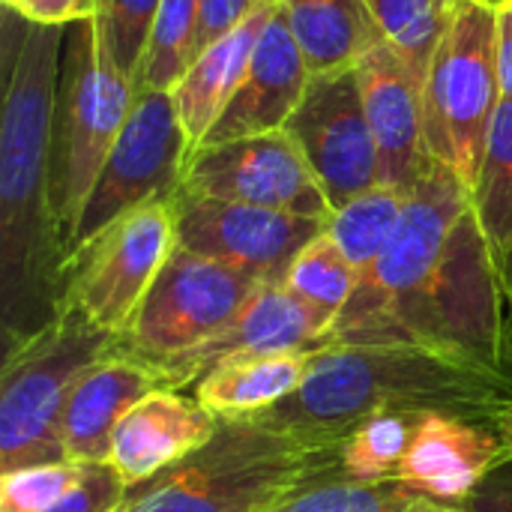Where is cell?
<instances>
[{"instance_id": "cell-1", "label": "cell", "mask_w": 512, "mask_h": 512, "mask_svg": "<svg viewBox=\"0 0 512 512\" xmlns=\"http://www.w3.org/2000/svg\"><path fill=\"white\" fill-rule=\"evenodd\" d=\"M504 336L507 303L471 189L432 159L327 342L411 345L504 369Z\"/></svg>"}, {"instance_id": "cell-2", "label": "cell", "mask_w": 512, "mask_h": 512, "mask_svg": "<svg viewBox=\"0 0 512 512\" xmlns=\"http://www.w3.org/2000/svg\"><path fill=\"white\" fill-rule=\"evenodd\" d=\"M66 27L3 6L0 69V321L3 351L60 312L63 246L51 207V114Z\"/></svg>"}, {"instance_id": "cell-3", "label": "cell", "mask_w": 512, "mask_h": 512, "mask_svg": "<svg viewBox=\"0 0 512 512\" xmlns=\"http://www.w3.org/2000/svg\"><path fill=\"white\" fill-rule=\"evenodd\" d=\"M384 414H444L498 432L512 414V375L429 348L324 342L303 387L258 417L348 441Z\"/></svg>"}, {"instance_id": "cell-4", "label": "cell", "mask_w": 512, "mask_h": 512, "mask_svg": "<svg viewBox=\"0 0 512 512\" xmlns=\"http://www.w3.org/2000/svg\"><path fill=\"white\" fill-rule=\"evenodd\" d=\"M342 444L264 417L222 420L201 450L129 489L114 512H261L294 489L342 471Z\"/></svg>"}, {"instance_id": "cell-5", "label": "cell", "mask_w": 512, "mask_h": 512, "mask_svg": "<svg viewBox=\"0 0 512 512\" xmlns=\"http://www.w3.org/2000/svg\"><path fill=\"white\" fill-rule=\"evenodd\" d=\"M132 105L135 87L114 63L99 15L66 27L51 114V207L63 255Z\"/></svg>"}, {"instance_id": "cell-6", "label": "cell", "mask_w": 512, "mask_h": 512, "mask_svg": "<svg viewBox=\"0 0 512 512\" xmlns=\"http://www.w3.org/2000/svg\"><path fill=\"white\" fill-rule=\"evenodd\" d=\"M117 345V336L57 312L42 330L3 351L0 366V477L63 465V411L75 381Z\"/></svg>"}, {"instance_id": "cell-7", "label": "cell", "mask_w": 512, "mask_h": 512, "mask_svg": "<svg viewBox=\"0 0 512 512\" xmlns=\"http://www.w3.org/2000/svg\"><path fill=\"white\" fill-rule=\"evenodd\" d=\"M498 105V9L453 0L444 39L423 81V123L429 156L468 189L477 183Z\"/></svg>"}, {"instance_id": "cell-8", "label": "cell", "mask_w": 512, "mask_h": 512, "mask_svg": "<svg viewBox=\"0 0 512 512\" xmlns=\"http://www.w3.org/2000/svg\"><path fill=\"white\" fill-rule=\"evenodd\" d=\"M174 246V195L129 210L66 261L60 312H72L120 339Z\"/></svg>"}, {"instance_id": "cell-9", "label": "cell", "mask_w": 512, "mask_h": 512, "mask_svg": "<svg viewBox=\"0 0 512 512\" xmlns=\"http://www.w3.org/2000/svg\"><path fill=\"white\" fill-rule=\"evenodd\" d=\"M189 138L171 93L141 90L69 237L66 261L129 210L171 198L183 186Z\"/></svg>"}, {"instance_id": "cell-10", "label": "cell", "mask_w": 512, "mask_h": 512, "mask_svg": "<svg viewBox=\"0 0 512 512\" xmlns=\"http://www.w3.org/2000/svg\"><path fill=\"white\" fill-rule=\"evenodd\" d=\"M264 288L261 279L174 246L132 327L117 339L123 351L156 363L198 348Z\"/></svg>"}, {"instance_id": "cell-11", "label": "cell", "mask_w": 512, "mask_h": 512, "mask_svg": "<svg viewBox=\"0 0 512 512\" xmlns=\"http://www.w3.org/2000/svg\"><path fill=\"white\" fill-rule=\"evenodd\" d=\"M285 132L300 147L330 210L381 186L378 147L357 69L309 78Z\"/></svg>"}, {"instance_id": "cell-12", "label": "cell", "mask_w": 512, "mask_h": 512, "mask_svg": "<svg viewBox=\"0 0 512 512\" xmlns=\"http://www.w3.org/2000/svg\"><path fill=\"white\" fill-rule=\"evenodd\" d=\"M174 219L177 246L243 270L264 285H282L294 258L327 228V219L204 198L183 186L174 195Z\"/></svg>"}, {"instance_id": "cell-13", "label": "cell", "mask_w": 512, "mask_h": 512, "mask_svg": "<svg viewBox=\"0 0 512 512\" xmlns=\"http://www.w3.org/2000/svg\"><path fill=\"white\" fill-rule=\"evenodd\" d=\"M183 189L309 219H330L333 213L300 147L285 129L198 147L186 159Z\"/></svg>"}, {"instance_id": "cell-14", "label": "cell", "mask_w": 512, "mask_h": 512, "mask_svg": "<svg viewBox=\"0 0 512 512\" xmlns=\"http://www.w3.org/2000/svg\"><path fill=\"white\" fill-rule=\"evenodd\" d=\"M330 339V324L300 303L285 285H264L216 336L189 348L177 357L147 363L156 375L162 390H183L192 393L201 378L216 372L219 366L282 354V351H312Z\"/></svg>"}, {"instance_id": "cell-15", "label": "cell", "mask_w": 512, "mask_h": 512, "mask_svg": "<svg viewBox=\"0 0 512 512\" xmlns=\"http://www.w3.org/2000/svg\"><path fill=\"white\" fill-rule=\"evenodd\" d=\"M357 75L378 147L381 186L411 192L432 162L423 123V84L387 45L363 57Z\"/></svg>"}, {"instance_id": "cell-16", "label": "cell", "mask_w": 512, "mask_h": 512, "mask_svg": "<svg viewBox=\"0 0 512 512\" xmlns=\"http://www.w3.org/2000/svg\"><path fill=\"white\" fill-rule=\"evenodd\" d=\"M216 429L219 420L195 396L153 390L117 426L105 465L126 489H138L201 450Z\"/></svg>"}, {"instance_id": "cell-17", "label": "cell", "mask_w": 512, "mask_h": 512, "mask_svg": "<svg viewBox=\"0 0 512 512\" xmlns=\"http://www.w3.org/2000/svg\"><path fill=\"white\" fill-rule=\"evenodd\" d=\"M501 462V438L489 426L429 414L417 420L396 483L444 507H462Z\"/></svg>"}, {"instance_id": "cell-18", "label": "cell", "mask_w": 512, "mask_h": 512, "mask_svg": "<svg viewBox=\"0 0 512 512\" xmlns=\"http://www.w3.org/2000/svg\"><path fill=\"white\" fill-rule=\"evenodd\" d=\"M309 78V66L297 48L288 18L276 3V12L255 45L243 84L237 87L234 99L228 102L201 147L285 129L288 117L294 114L309 87Z\"/></svg>"}, {"instance_id": "cell-19", "label": "cell", "mask_w": 512, "mask_h": 512, "mask_svg": "<svg viewBox=\"0 0 512 512\" xmlns=\"http://www.w3.org/2000/svg\"><path fill=\"white\" fill-rule=\"evenodd\" d=\"M153 390H162L159 375L141 357L123 351L117 342L75 381L69 393L63 411L66 462L105 465L117 426Z\"/></svg>"}, {"instance_id": "cell-20", "label": "cell", "mask_w": 512, "mask_h": 512, "mask_svg": "<svg viewBox=\"0 0 512 512\" xmlns=\"http://www.w3.org/2000/svg\"><path fill=\"white\" fill-rule=\"evenodd\" d=\"M273 12H276V3L264 6L231 36H225L216 45H210L207 51H201L192 60V66L186 69V75L180 78V84L171 90L180 123L189 138V156L204 144V138L210 135V129L216 126V120L234 99L237 87L243 84L249 60L255 54V45H258L264 27L270 24Z\"/></svg>"}, {"instance_id": "cell-21", "label": "cell", "mask_w": 512, "mask_h": 512, "mask_svg": "<svg viewBox=\"0 0 512 512\" xmlns=\"http://www.w3.org/2000/svg\"><path fill=\"white\" fill-rule=\"evenodd\" d=\"M309 75L357 69L384 36L369 0H279Z\"/></svg>"}, {"instance_id": "cell-22", "label": "cell", "mask_w": 512, "mask_h": 512, "mask_svg": "<svg viewBox=\"0 0 512 512\" xmlns=\"http://www.w3.org/2000/svg\"><path fill=\"white\" fill-rule=\"evenodd\" d=\"M315 351H282L219 366L195 384L192 396L219 423L267 414L303 387Z\"/></svg>"}, {"instance_id": "cell-23", "label": "cell", "mask_w": 512, "mask_h": 512, "mask_svg": "<svg viewBox=\"0 0 512 512\" xmlns=\"http://www.w3.org/2000/svg\"><path fill=\"white\" fill-rule=\"evenodd\" d=\"M471 207L486 237L492 267L507 303V321L512 315V102L501 99L486 153L480 162L477 183L471 189Z\"/></svg>"}, {"instance_id": "cell-24", "label": "cell", "mask_w": 512, "mask_h": 512, "mask_svg": "<svg viewBox=\"0 0 512 512\" xmlns=\"http://www.w3.org/2000/svg\"><path fill=\"white\" fill-rule=\"evenodd\" d=\"M435 507V501L408 492L396 480L366 483L333 471L294 489L261 512H435Z\"/></svg>"}, {"instance_id": "cell-25", "label": "cell", "mask_w": 512, "mask_h": 512, "mask_svg": "<svg viewBox=\"0 0 512 512\" xmlns=\"http://www.w3.org/2000/svg\"><path fill=\"white\" fill-rule=\"evenodd\" d=\"M408 204V192L375 186L345 207L333 210L327 219V234L342 249V255L363 276L390 246L402 213Z\"/></svg>"}, {"instance_id": "cell-26", "label": "cell", "mask_w": 512, "mask_h": 512, "mask_svg": "<svg viewBox=\"0 0 512 512\" xmlns=\"http://www.w3.org/2000/svg\"><path fill=\"white\" fill-rule=\"evenodd\" d=\"M450 6L435 0H369L384 45L396 51V57L414 72L420 84L426 81L435 51L444 39Z\"/></svg>"}, {"instance_id": "cell-27", "label": "cell", "mask_w": 512, "mask_h": 512, "mask_svg": "<svg viewBox=\"0 0 512 512\" xmlns=\"http://www.w3.org/2000/svg\"><path fill=\"white\" fill-rule=\"evenodd\" d=\"M360 273L354 270V264L342 255V249L333 243V237L318 234L291 264L288 276H285V288L306 303L312 312H318L330 330L339 321L342 309L348 306L354 288H357Z\"/></svg>"}, {"instance_id": "cell-28", "label": "cell", "mask_w": 512, "mask_h": 512, "mask_svg": "<svg viewBox=\"0 0 512 512\" xmlns=\"http://www.w3.org/2000/svg\"><path fill=\"white\" fill-rule=\"evenodd\" d=\"M198 0H162L147 54L135 81V93L159 90L171 93L195 60Z\"/></svg>"}, {"instance_id": "cell-29", "label": "cell", "mask_w": 512, "mask_h": 512, "mask_svg": "<svg viewBox=\"0 0 512 512\" xmlns=\"http://www.w3.org/2000/svg\"><path fill=\"white\" fill-rule=\"evenodd\" d=\"M420 417L411 414H384L366 420L342 444V474L366 483L396 480L399 462L411 444Z\"/></svg>"}, {"instance_id": "cell-30", "label": "cell", "mask_w": 512, "mask_h": 512, "mask_svg": "<svg viewBox=\"0 0 512 512\" xmlns=\"http://www.w3.org/2000/svg\"><path fill=\"white\" fill-rule=\"evenodd\" d=\"M162 0H99V21L114 63L132 81H138L147 42L156 24Z\"/></svg>"}, {"instance_id": "cell-31", "label": "cell", "mask_w": 512, "mask_h": 512, "mask_svg": "<svg viewBox=\"0 0 512 512\" xmlns=\"http://www.w3.org/2000/svg\"><path fill=\"white\" fill-rule=\"evenodd\" d=\"M87 474V465H36L0 477V512H42L63 501Z\"/></svg>"}, {"instance_id": "cell-32", "label": "cell", "mask_w": 512, "mask_h": 512, "mask_svg": "<svg viewBox=\"0 0 512 512\" xmlns=\"http://www.w3.org/2000/svg\"><path fill=\"white\" fill-rule=\"evenodd\" d=\"M279 0H198V30H195V57L243 27L255 12Z\"/></svg>"}, {"instance_id": "cell-33", "label": "cell", "mask_w": 512, "mask_h": 512, "mask_svg": "<svg viewBox=\"0 0 512 512\" xmlns=\"http://www.w3.org/2000/svg\"><path fill=\"white\" fill-rule=\"evenodd\" d=\"M126 486L108 465H87L84 480L54 507L42 512H114L126 498Z\"/></svg>"}, {"instance_id": "cell-34", "label": "cell", "mask_w": 512, "mask_h": 512, "mask_svg": "<svg viewBox=\"0 0 512 512\" xmlns=\"http://www.w3.org/2000/svg\"><path fill=\"white\" fill-rule=\"evenodd\" d=\"M18 12L45 27H72L99 15V0H21Z\"/></svg>"}, {"instance_id": "cell-35", "label": "cell", "mask_w": 512, "mask_h": 512, "mask_svg": "<svg viewBox=\"0 0 512 512\" xmlns=\"http://www.w3.org/2000/svg\"><path fill=\"white\" fill-rule=\"evenodd\" d=\"M459 512H512V459L498 462Z\"/></svg>"}, {"instance_id": "cell-36", "label": "cell", "mask_w": 512, "mask_h": 512, "mask_svg": "<svg viewBox=\"0 0 512 512\" xmlns=\"http://www.w3.org/2000/svg\"><path fill=\"white\" fill-rule=\"evenodd\" d=\"M498 81L501 99L512 102V9H498Z\"/></svg>"}, {"instance_id": "cell-37", "label": "cell", "mask_w": 512, "mask_h": 512, "mask_svg": "<svg viewBox=\"0 0 512 512\" xmlns=\"http://www.w3.org/2000/svg\"><path fill=\"white\" fill-rule=\"evenodd\" d=\"M498 438H501V462H510L512 459V414L501 423L498 429Z\"/></svg>"}, {"instance_id": "cell-38", "label": "cell", "mask_w": 512, "mask_h": 512, "mask_svg": "<svg viewBox=\"0 0 512 512\" xmlns=\"http://www.w3.org/2000/svg\"><path fill=\"white\" fill-rule=\"evenodd\" d=\"M504 369L512 375V318L507 321V339H504Z\"/></svg>"}, {"instance_id": "cell-39", "label": "cell", "mask_w": 512, "mask_h": 512, "mask_svg": "<svg viewBox=\"0 0 512 512\" xmlns=\"http://www.w3.org/2000/svg\"><path fill=\"white\" fill-rule=\"evenodd\" d=\"M471 3H480V6H489V9H504L510 0H471Z\"/></svg>"}, {"instance_id": "cell-40", "label": "cell", "mask_w": 512, "mask_h": 512, "mask_svg": "<svg viewBox=\"0 0 512 512\" xmlns=\"http://www.w3.org/2000/svg\"><path fill=\"white\" fill-rule=\"evenodd\" d=\"M0 3H3V6H9V9H18V3H21V0H0Z\"/></svg>"}, {"instance_id": "cell-41", "label": "cell", "mask_w": 512, "mask_h": 512, "mask_svg": "<svg viewBox=\"0 0 512 512\" xmlns=\"http://www.w3.org/2000/svg\"><path fill=\"white\" fill-rule=\"evenodd\" d=\"M435 512H459V510H456V507H444V504H438V507H435Z\"/></svg>"}, {"instance_id": "cell-42", "label": "cell", "mask_w": 512, "mask_h": 512, "mask_svg": "<svg viewBox=\"0 0 512 512\" xmlns=\"http://www.w3.org/2000/svg\"><path fill=\"white\" fill-rule=\"evenodd\" d=\"M435 3H444V6H450V3H453V0H435Z\"/></svg>"}, {"instance_id": "cell-43", "label": "cell", "mask_w": 512, "mask_h": 512, "mask_svg": "<svg viewBox=\"0 0 512 512\" xmlns=\"http://www.w3.org/2000/svg\"><path fill=\"white\" fill-rule=\"evenodd\" d=\"M507 6H510V9H512V0H510V3H507Z\"/></svg>"}, {"instance_id": "cell-44", "label": "cell", "mask_w": 512, "mask_h": 512, "mask_svg": "<svg viewBox=\"0 0 512 512\" xmlns=\"http://www.w3.org/2000/svg\"><path fill=\"white\" fill-rule=\"evenodd\" d=\"M510 318H512V315H510Z\"/></svg>"}]
</instances>
